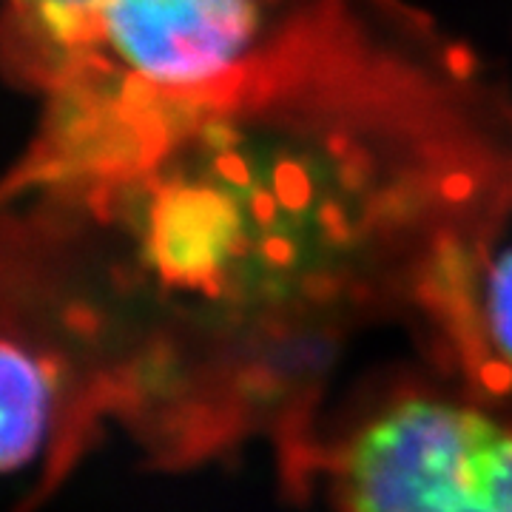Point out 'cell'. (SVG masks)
<instances>
[{
    "mask_svg": "<svg viewBox=\"0 0 512 512\" xmlns=\"http://www.w3.org/2000/svg\"><path fill=\"white\" fill-rule=\"evenodd\" d=\"M57 367L23 345L0 336V476L26 467L57 413Z\"/></svg>",
    "mask_w": 512,
    "mask_h": 512,
    "instance_id": "277c9868",
    "label": "cell"
},
{
    "mask_svg": "<svg viewBox=\"0 0 512 512\" xmlns=\"http://www.w3.org/2000/svg\"><path fill=\"white\" fill-rule=\"evenodd\" d=\"M103 0H12V20L57 77L80 69L94 49Z\"/></svg>",
    "mask_w": 512,
    "mask_h": 512,
    "instance_id": "5b68a950",
    "label": "cell"
},
{
    "mask_svg": "<svg viewBox=\"0 0 512 512\" xmlns=\"http://www.w3.org/2000/svg\"><path fill=\"white\" fill-rule=\"evenodd\" d=\"M484 316L487 333L495 353L512 365V248L493 262L484 291Z\"/></svg>",
    "mask_w": 512,
    "mask_h": 512,
    "instance_id": "8992f818",
    "label": "cell"
},
{
    "mask_svg": "<svg viewBox=\"0 0 512 512\" xmlns=\"http://www.w3.org/2000/svg\"><path fill=\"white\" fill-rule=\"evenodd\" d=\"M339 512H512V421L413 396L382 407L339 450Z\"/></svg>",
    "mask_w": 512,
    "mask_h": 512,
    "instance_id": "7a4b0ae2",
    "label": "cell"
},
{
    "mask_svg": "<svg viewBox=\"0 0 512 512\" xmlns=\"http://www.w3.org/2000/svg\"><path fill=\"white\" fill-rule=\"evenodd\" d=\"M274 35L202 92L117 89L103 114L151 285L217 339L308 322L410 228L512 183V109L421 20L308 0Z\"/></svg>",
    "mask_w": 512,
    "mask_h": 512,
    "instance_id": "6da1fadb",
    "label": "cell"
},
{
    "mask_svg": "<svg viewBox=\"0 0 512 512\" xmlns=\"http://www.w3.org/2000/svg\"><path fill=\"white\" fill-rule=\"evenodd\" d=\"M259 43L256 0H103L89 60L109 57L126 92L180 97L237 72Z\"/></svg>",
    "mask_w": 512,
    "mask_h": 512,
    "instance_id": "3957f363",
    "label": "cell"
}]
</instances>
